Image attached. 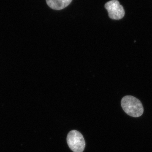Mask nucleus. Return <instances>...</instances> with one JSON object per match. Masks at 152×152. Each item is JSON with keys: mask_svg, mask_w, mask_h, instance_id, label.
I'll return each instance as SVG.
<instances>
[{"mask_svg": "<svg viewBox=\"0 0 152 152\" xmlns=\"http://www.w3.org/2000/svg\"><path fill=\"white\" fill-rule=\"evenodd\" d=\"M72 0H46L47 4L53 10H63L67 7Z\"/></svg>", "mask_w": 152, "mask_h": 152, "instance_id": "obj_4", "label": "nucleus"}, {"mask_svg": "<svg viewBox=\"0 0 152 152\" xmlns=\"http://www.w3.org/2000/svg\"><path fill=\"white\" fill-rule=\"evenodd\" d=\"M67 142L69 148L74 152H83L86 146L83 135L77 131H71L69 133Z\"/></svg>", "mask_w": 152, "mask_h": 152, "instance_id": "obj_2", "label": "nucleus"}, {"mask_svg": "<svg viewBox=\"0 0 152 152\" xmlns=\"http://www.w3.org/2000/svg\"><path fill=\"white\" fill-rule=\"evenodd\" d=\"M105 8L108 12L109 17L112 20H121L124 16V10L118 0H111L106 3Z\"/></svg>", "mask_w": 152, "mask_h": 152, "instance_id": "obj_3", "label": "nucleus"}, {"mask_svg": "<svg viewBox=\"0 0 152 152\" xmlns=\"http://www.w3.org/2000/svg\"><path fill=\"white\" fill-rule=\"evenodd\" d=\"M121 103L124 111L131 117L137 118L143 113V107L141 102L133 96H125L122 99Z\"/></svg>", "mask_w": 152, "mask_h": 152, "instance_id": "obj_1", "label": "nucleus"}]
</instances>
